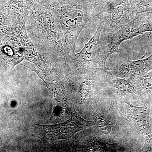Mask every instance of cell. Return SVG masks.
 Returning a JSON list of instances; mask_svg holds the SVG:
<instances>
[{"instance_id": "1", "label": "cell", "mask_w": 152, "mask_h": 152, "mask_svg": "<svg viewBox=\"0 0 152 152\" xmlns=\"http://www.w3.org/2000/svg\"><path fill=\"white\" fill-rule=\"evenodd\" d=\"M26 28L31 40L46 59L66 60L61 25L54 13L40 0L28 11Z\"/></svg>"}, {"instance_id": "2", "label": "cell", "mask_w": 152, "mask_h": 152, "mask_svg": "<svg viewBox=\"0 0 152 152\" xmlns=\"http://www.w3.org/2000/svg\"><path fill=\"white\" fill-rule=\"evenodd\" d=\"M40 1L54 13L61 25L66 60L75 54L76 41L87 23L104 8L93 0Z\"/></svg>"}, {"instance_id": "3", "label": "cell", "mask_w": 152, "mask_h": 152, "mask_svg": "<svg viewBox=\"0 0 152 152\" xmlns=\"http://www.w3.org/2000/svg\"><path fill=\"white\" fill-rule=\"evenodd\" d=\"M27 19L21 17L12 26L0 28V73L11 70L24 59L21 37L27 32Z\"/></svg>"}, {"instance_id": "4", "label": "cell", "mask_w": 152, "mask_h": 152, "mask_svg": "<svg viewBox=\"0 0 152 152\" xmlns=\"http://www.w3.org/2000/svg\"><path fill=\"white\" fill-rule=\"evenodd\" d=\"M101 32L102 27L99 25L94 35L82 50L66 60L67 66L72 73L91 75L102 69L100 54V52L102 51L100 42Z\"/></svg>"}, {"instance_id": "5", "label": "cell", "mask_w": 152, "mask_h": 152, "mask_svg": "<svg viewBox=\"0 0 152 152\" xmlns=\"http://www.w3.org/2000/svg\"><path fill=\"white\" fill-rule=\"evenodd\" d=\"M69 119L58 124H35L34 134L42 141L44 145L48 146L58 140H70L79 131L95 125L94 121H87L80 115L74 107Z\"/></svg>"}, {"instance_id": "6", "label": "cell", "mask_w": 152, "mask_h": 152, "mask_svg": "<svg viewBox=\"0 0 152 152\" xmlns=\"http://www.w3.org/2000/svg\"><path fill=\"white\" fill-rule=\"evenodd\" d=\"M152 31V11L136 15L135 18L124 25L111 37L110 42L102 47L100 63L103 68H106V62L110 55L117 51L124 41L130 39L146 32Z\"/></svg>"}, {"instance_id": "7", "label": "cell", "mask_w": 152, "mask_h": 152, "mask_svg": "<svg viewBox=\"0 0 152 152\" xmlns=\"http://www.w3.org/2000/svg\"><path fill=\"white\" fill-rule=\"evenodd\" d=\"M132 10L129 0H114L106 5L98 14L103 34L111 38L124 25L130 21Z\"/></svg>"}, {"instance_id": "8", "label": "cell", "mask_w": 152, "mask_h": 152, "mask_svg": "<svg viewBox=\"0 0 152 152\" xmlns=\"http://www.w3.org/2000/svg\"><path fill=\"white\" fill-rule=\"evenodd\" d=\"M152 70V54L144 59L131 61H121L115 68L109 69L107 74L118 77L138 78Z\"/></svg>"}, {"instance_id": "9", "label": "cell", "mask_w": 152, "mask_h": 152, "mask_svg": "<svg viewBox=\"0 0 152 152\" xmlns=\"http://www.w3.org/2000/svg\"><path fill=\"white\" fill-rule=\"evenodd\" d=\"M21 42L24 48V57L25 58L31 62L33 63L38 69H36L34 67L31 68L32 70L37 73L42 72L39 74L40 77L44 75L53 77L52 72H53L50 65L47 61L36 47L34 45L27 32L24 33L21 37Z\"/></svg>"}, {"instance_id": "10", "label": "cell", "mask_w": 152, "mask_h": 152, "mask_svg": "<svg viewBox=\"0 0 152 152\" xmlns=\"http://www.w3.org/2000/svg\"><path fill=\"white\" fill-rule=\"evenodd\" d=\"M124 102L129 106L126 116L131 120L137 129L143 135L151 134V129L149 122L151 107L147 104L143 107H136L128 101H124Z\"/></svg>"}, {"instance_id": "11", "label": "cell", "mask_w": 152, "mask_h": 152, "mask_svg": "<svg viewBox=\"0 0 152 152\" xmlns=\"http://www.w3.org/2000/svg\"><path fill=\"white\" fill-rule=\"evenodd\" d=\"M110 83L115 91L121 96H128L140 92L136 83L135 78L132 77L122 78L115 77L113 80L110 81Z\"/></svg>"}, {"instance_id": "12", "label": "cell", "mask_w": 152, "mask_h": 152, "mask_svg": "<svg viewBox=\"0 0 152 152\" xmlns=\"http://www.w3.org/2000/svg\"><path fill=\"white\" fill-rule=\"evenodd\" d=\"M28 15H20L4 6L0 7V28L14 24L22 17Z\"/></svg>"}, {"instance_id": "13", "label": "cell", "mask_w": 152, "mask_h": 152, "mask_svg": "<svg viewBox=\"0 0 152 152\" xmlns=\"http://www.w3.org/2000/svg\"><path fill=\"white\" fill-rule=\"evenodd\" d=\"M38 0H10L3 5L20 15H28V11Z\"/></svg>"}, {"instance_id": "14", "label": "cell", "mask_w": 152, "mask_h": 152, "mask_svg": "<svg viewBox=\"0 0 152 152\" xmlns=\"http://www.w3.org/2000/svg\"><path fill=\"white\" fill-rule=\"evenodd\" d=\"M95 125L101 132L108 134L112 130V124L108 116L104 113L95 112L93 115Z\"/></svg>"}, {"instance_id": "15", "label": "cell", "mask_w": 152, "mask_h": 152, "mask_svg": "<svg viewBox=\"0 0 152 152\" xmlns=\"http://www.w3.org/2000/svg\"><path fill=\"white\" fill-rule=\"evenodd\" d=\"M89 144L87 147L89 151H118L120 150L118 143L109 144L104 142L97 140L95 137Z\"/></svg>"}, {"instance_id": "16", "label": "cell", "mask_w": 152, "mask_h": 152, "mask_svg": "<svg viewBox=\"0 0 152 152\" xmlns=\"http://www.w3.org/2000/svg\"><path fill=\"white\" fill-rule=\"evenodd\" d=\"M132 15L152 11V0H129Z\"/></svg>"}, {"instance_id": "17", "label": "cell", "mask_w": 152, "mask_h": 152, "mask_svg": "<svg viewBox=\"0 0 152 152\" xmlns=\"http://www.w3.org/2000/svg\"><path fill=\"white\" fill-rule=\"evenodd\" d=\"M139 90H143L152 96V70L136 79Z\"/></svg>"}, {"instance_id": "18", "label": "cell", "mask_w": 152, "mask_h": 152, "mask_svg": "<svg viewBox=\"0 0 152 152\" xmlns=\"http://www.w3.org/2000/svg\"><path fill=\"white\" fill-rule=\"evenodd\" d=\"M142 152H152V134H149L145 138L143 148L141 150Z\"/></svg>"}, {"instance_id": "19", "label": "cell", "mask_w": 152, "mask_h": 152, "mask_svg": "<svg viewBox=\"0 0 152 152\" xmlns=\"http://www.w3.org/2000/svg\"><path fill=\"white\" fill-rule=\"evenodd\" d=\"M93 1L97 4H98L104 7L107 4H108L114 0H93Z\"/></svg>"}]
</instances>
